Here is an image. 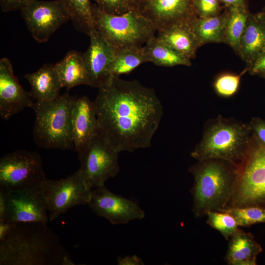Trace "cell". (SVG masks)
Returning <instances> with one entry per match:
<instances>
[{
	"mask_svg": "<svg viewBox=\"0 0 265 265\" xmlns=\"http://www.w3.org/2000/svg\"><path fill=\"white\" fill-rule=\"evenodd\" d=\"M118 265H143L142 259L136 255H127L124 257L118 256L116 259Z\"/></svg>",
	"mask_w": 265,
	"mask_h": 265,
	"instance_id": "obj_36",
	"label": "cell"
},
{
	"mask_svg": "<svg viewBox=\"0 0 265 265\" xmlns=\"http://www.w3.org/2000/svg\"><path fill=\"white\" fill-rule=\"evenodd\" d=\"M29 92L25 91L14 76L12 65L6 57L0 59V116L7 120L33 104Z\"/></svg>",
	"mask_w": 265,
	"mask_h": 265,
	"instance_id": "obj_16",
	"label": "cell"
},
{
	"mask_svg": "<svg viewBox=\"0 0 265 265\" xmlns=\"http://www.w3.org/2000/svg\"><path fill=\"white\" fill-rule=\"evenodd\" d=\"M76 30L89 35L95 28L90 0H61Z\"/></svg>",
	"mask_w": 265,
	"mask_h": 265,
	"instance_id": "obj_27",
	"label": "cell"
},
{
	"mask_svg": "<svg viewBox=\"0 0 265 265\" xmlns=\"http://www.w3.org/2000/svg\"><path fill=\"white\" fill-rule=\"evenodd\" d=\"M71 123L74 150L78 152L100 134L94 101L86 96L78 98L72 109Z\"/></svg>",
	"mask_w": 265,
	"mask_h": 265,
	"instance_id": "obj_17",
	"label": "cell"
},
{
	"mask_svg": "<svg viewBox=\"0 0 265 265\" xmlns=\"http://www.w3.org/2000/svg\"><path fill=\"white\" fill-rule=\"evenodd\" d=\"M221 4L225 7H238L248 6L246 0H219Z\"/></svg>",
	"mask_w": 265,
	"mask_h": 265,
	"instance_id": "obj_39",
	"label": "cell"
},
{
	"mask_svg": "<svg viewBox=\"0 0 265 265\" xmlns=\"http://www.w3.org/2000/svg\"><path fill=\"white\" fill-rule=\"evenodd\" d=\"M78 170L91 189L105 185L119 172L118 152L101 135L93 138L78 152Z\"/></svg>",
	"mask_w": 265,
	"mask_h": 265,
	"instance_id": "obj_9",
	"label": "cell"
},
{
	"mask_svg": "<svg viewBox=\"0 0 265 265\" xmlns=\"http://www.w3.org/2000/svg\"><path fill=\"white\" fill-rule=\"evenodd\" d=\"M130 4L132 8H133L138 3L142 0H129Z\"/></svg>",
	"mask_w": 265,
	"mask_h": 265,
	"instance_id": "obj_40",
	"label": "cell"
},
{
	"mask_svg": "<svg viewBox=\"0 0 265 265\" xmlns=\"http://www.w3.org/2000/svg\"><path fill=\"white\" fill-rule=\"evenodd\" d=\"M24 78L30 84L31 97L36 101L53 99L60 95L63 88L55 65L52 64H44L36 71L25 75Z\"/></svg>",
	"mask_w": 265,
	"mask_h": 265,
	"instance_id": "obj_20",
	"label": "cell"
},
{
	"mask_svg": "<svg viewBox=\"0 0 265 265\" xmlns=\"http://www.w3.org/2000/svg\"><path fill=\"white\" fill-rule=\"evenodd\" d=\"M146 62L143 47L132 46L123 48L116 51L109 73L110 76L120 77L131 73Z\"/></svg>",
	"mask_w": 265,
	"mask_h": 265,
	"instance_id": "obj_26",
	"label": "cell"
},
{
	"mask_svg": "<svg viewBox=\"0 0 265 265\" xmlns=\"http://www.w3.org/2000/svg\"><path fill=\"white\" fill-rule=\"evenodd\" d=\"M46 180L41 157L36 152L17 150L0 159V189L9 191L36 187Z\"/></svg>",
	"mask_w": 265,
	"mask_h": 265,
	"instance_id": "obj_8",
	"label": "cell"
},
{
	"mask_svg": "<svg viewBox=\"0 0 265 265\" xmlns=\"http://www.w3.org/2000/svg\"><path fill=\"white\" fill-rule=\"evenodd\" d=\"M206 215L207 223L218 231L226 240H229L239 229L235 218L227 212L212 211Z\"/></svg>",
	"mask_w": 265,
	"mask_h": 265,
	"instance_id": "obj_29",
	"label": "cell"
},
{
	"mask_svg": "<svg viewBox=\"0 0 265 265\" xmlns=\"http://www.w3.org/2000/svg\"><path fill=\"white\" fill-rule=\"evenodd\" d=\"M21 15L33 38L42 43L62 25L70 20L61 0H33L21 10Z\"/></svg>",
	"mask_w": 265,
	"mask_h": 265,
	"instance_id": "obj_11",
	"label": "cell"
},
{
	"mask_svg": "<svg viewBox=\"0 0 265 265\" xmlns=\"http://www.w3.org/2000/svg\"><path fill=\"white\" fill-rule=\"evenodd\" d=\"M251 206L265 209V145L253 132L247 153L238 167L233 194L225 208Z\"/></svg>",
	"mask_w": 265,
	"mask_h": 265,
	"instance_id": "obj_7",
	"label": "cell"
},
{
	"mask_svg": "<svg viewBox=\"0 0 265 265\" xmlns=\"http://www.w3.org/2000/svg\"><path fill=\"white\" fill-rule=\"evenodd\" d=\"M94 103L100 134L118 152L151 146L163 113L154 89L111 76Z\"/></svg>",
	"mask_w": 265,
	"mask_h": 265,
	"instance_id": "obj_1",
	"label": "cell"
},
{
	"mask_svg": "<svg viewBox=\"0 0 265 265\" xmlns=\"http://www.w3.org/2000/svg\"><path fill=\"white\" fill-rule=\"evenodd\" d=\"M227 18L223 43L236 52L250 14L248 6L225 8Z\"/></svg>",
	"mask_w": 265,
	"mask_h": 265,
	"instance_id": "obj_25",
	"label": "cell"
},
{
	"mask_svg": "<svg viewBox=\"0 0 265 265\" xmlns=\"http://www.w3.org/2000/svg\"><path fill=\"white\" fill-rule=\"evenodd\" d=\"M221 211L231 214L239 227L265 223V209L258 207H227Z\"/></svg>",
	"mask_w": 265,
	"mask_h": 265,
	"instance_id": "obj_28",
	"label": "cell"
},
{
	"mask_svg": "<svg viewBox=\"0 0 265 265\" xmlns=\"http://www.w3.org/2000/svg\"><path fill=\"white\" fill-rule=\"evenodd\" d=\"M251 75H257L265 79V52L246 68Z\"/></svg>",
	"mask_w": 265,
	"mask_h": 265,
	"instance_id": "obj_33",
	"label": "cell"
},
{
	"mask_svg": "<svg viewBox=\"0 0 265 265\" xmlns=\"http://www.w3.org/2000/svg\"><path fill=\"white\" fill-rule=\"evenodd\" d=\"M40 187L51 221L74 207L87 205L92 190L84 182L78 171L58 180L47 179Z\"/></svg>",
	"mask_w": 265,
	"mask_h": 265,
	"instance_id": "obj_10",
	"label": "cell"
},
{
	"mask_svg": "<svg viewBox=\"0 0 265 265\" xmlns=\"http://www.w3.org/2000/svg\"><path fill=\"white\" fill-rule=\"evenodd\" d=\"M249 124L252 132L265 145V120L259 117H254Z\"/></svg>",
	"mask_w": 265,
	"mask_h": 265,
	"instance_id": "obj_35",
	"label": "cell"
},
{
	"mask_svg": "<svg viewBox=\"0 0 265 265\" xmlns=\"http://www.w3.org/2000/svg\"><path fill=\"white\" fill-rule=\"evenodd\" d=\"M102 11L109 14L122 15L132 9L129 0H94Z\"/></svg>",
	"mask_w": 265,
	"mask_h": 265,
	"instance_id": "obj_32",
	"label": "cell"
},
{
	"mask_svg": "<svg viewBox=\"0 0 265 265\" xmlns=\"http://www.w3.org/2000/svg\"><path fill=\"white\" fill-rule=\"evenodd\" d=\"M77 98L66 92L51 100L33 103L30 107L35 114L32 133L38 147L74 150L71 111Z\"/></svg>",
	"mask_w": 265,
	"mask_h": 265,
	"instance_id": "obj_5",
	"label": "cell"
},
{
	"mask_svg": "<svg viewBox=\"0 0 265 265\" xmlns=\"http://www.w3.org/2000/svg\"><path fill=\"white\" fill-rule=\"evenodd\" d=\"M227 14L224 9L220 14L196 18L190 22L193 31L200 46L210 43H223Z\"/></svg>",
	"mask_w": 265,
	"mask_h": 265,
	"instance_id": "obj_24",
	"label": "cell"
},
{
	"mask_svg": "<svg viewBox=\"0 0 265 265\" xmlns=\"http://www.w3.org/2000/svg\"><path fill=\"white\" fill-rule=\"evenodd\" d=\"M190 22H180L158 31L157 37L185 57L191 60L201 47Z\"/></svg>",
	"mask_w": 265,
	"mask_h": 265,
	"instance_id": "obj_19",
	"label": "cell"
},
{
	"mask_svg": "<svg viewBox=\"0 0 265 265\" xmlns=\"http://www.w3.org/2000/svg\"><path fill=\"white\" fill-rule=\"evenodd\" d=\"M5 192V221L14 224L41 222L47 224L49 220L47 206L40 186Z\"/></svg>",
	"mask_w": 265,
	"mask_h": 265,
	"instance_id": "obj_13",
	"label": "cell"
},
{
	"mask_svg": "<svg viewBox=\"0 0 265 265\" xmlns=\"http://www.w3.org/2000/svg\"><path fill=\"white\" fill-rule=\"evenodd\" d=\"M33 0H0L2 11L9 12L21 10L28 5Z\"/></svg>",
	"mask_w": 265,
	"mask_h": 265,
	"instance_id": "obj_34",
	"label": "cell"
},
{
	"mask_svg": "<svg viewBox=\"0 0 265 265\" xmlns=\"http://www.w3.org/2000/svg\"><path fill=\"white\" fill-rule=\"evenodd\" d=\"M265 52V14L250 13L236 53L247 67Z\"/></svg>",
	"mask_w": 265,
	"mask_h": 265,
	"instance_id": "obj_18",
	"label": "cell"
},
{
	"mask_svg": "<svg viewBox=\"0 0 265 265\" xmlns=\"http://www.w3.org/2000/svg\"><path fill=\"white\" fill-rule=\"evenodd\" d=\"M150 21L157 31L180 22H190L198 16L193 0H142L134 8Z\"/></svg>",
	"mask_w": 265,
	"mask_h": 265,
	"instance_id": "obj_14",
	"label": "cell"
},
{
	"mask_svg": "<svg viewBox=\"0 0 265 265\" xmlns=\"http://www.w3.org/2000/svg\"><path fill=\"white\" fill-rule=\"evenodd\" d=\"M89 36L90 43L83 53V58L89 86L98 88L111 77L109 70L115 56L116 50L96 29L92 30Z\"/></svg>",
	"mask_w": 265,
	"mask_h": 265,
	"instance_id": "obj_15",
	"label": "cell"
},
{
	"mask_svg": "<svg viewBox=\"0 0 265 265\" xmlns=\"http://www.w3.org/2000/svg\"><path fill=\"white\" fill-rule=\"evenodd\" d=\"M92 10L95 29L116 51L127 47H141L157 31L150 21L133 8L122 15H113L103 12L94 4Z\"/></svg>",
	"mask_w": 265,
	"mask_h": 265,
	"instance_id": "obj_6",
	"label": "cell"
},
{
	"mask_svg": "<svg viewBox=\"0 0 265 265\" xmlns=\"http://www.w3.org/2000/svg\"><path fill=\"white\" fill-rule=\"evenodd\" d=\"M54 65L62 86L67 91L78 85L89 86L83 53L70 51Z\"/></svg>",
	"mask_w": 265,
	"mask_h": 265,
	"instance_id": "obj_22",
	"label": "cell"
},
{
	"mask_svg": "<svg viewBox=\"0 0 265 265\" xmlns=\"http://www.w3.org/2000/svg\"><path fill=\"white\" fill-rule=\"evenodd\" d=\"M188 170L194 178L190 193L195 217L224 209L233 194L238 168L228 161L212 159L197 160Z\"/></svg>",
	"mask_w": 265,
	"mask_h": 265,
	"instance_id": "obj_3",
	"label": "cell"
},
{
	"mask_svg": "<svg viewBox=\"0 0 265 265\" xmlns=\"http://www.w3.org/2000/svg\"><path fill=\"white\" fill-rule=\"evenodd\" d=\"M143 50L147 62H151L158 66L191 65V60L161 41L157 36H154L149 40L143 47Z\"/></svg>",
	"mask_w": 265,
	"mask_h": 265,
	"instance_id": "obj_23",
	"label": "cell"
},
{
	"mask_svg": "<svg viewBox=\"0 0 265 265\" xmlns=\"http://www.w3.org/2000/svg\"><path fill=\"white\" fill-rule=\"evenodd\" d=\"M193 4L197 16L200 18L218 15L225 9L219 0H193Z\"/></svg>",
	"mask_w": 265,
	"mask_h": 265,
	"instance_id": "obj_31",
	"label": "cell"
},
{
	"mask_svg": "<svg viewBox=\"0 0 265 265\" xmlns=\"http://www.w3.org/2000/svg\"><path fill=\"white\" fill-rule=\"evenodd\" d=\"M252 133L249 123L219 115L205 123L202 138L190 155L197 160H225L238 168L247 153Z\"/></svg>",
	"mask_w": 265,
	"mask_h": 265,
	"instance_id": "obj_4",
	"label": "cell"
},
{
	"mask_svg": "<svg viewBox=\"0 0 265 265\" xmlns=\"http://www.w3.org/2000/svg\"><path fill=\"white\" fill-rule=\"evenodd\" d=\"M57 234L41 222L16 223L0 242V265H74Z\"/></svg>",
	"mask_w": 265,
	"mask_h": 265,
	"instance_id": "obj_2",
	"label": "cell"
},
{
	"mask_svg": "<svg viewBox=\"0 0 265 265\" xmlns=\"http://www.w3.org/2000/svg\"><path fill=\"white\" fill-rule=\"evenodd\" d=\"M247 71L245 68L239 74L227 73L219 75L213 82L215 93L218 96L224 98L234 95L239 88L241 77Z\"/></svg>",
	"mask_w": 265,
	"mask_h": 265,
	"instance_id": "obj_30",
	"label": "cell"
},
{
	"mask_svg": "<svg viewBox=\"0 0 265 265\" xmlns=\"http://www.w3.org/2000/svg\"><path fill=\"white\" fill-rule=\"evenodd\" d=\"M7 210L6 192L0 189V221H5Z\"/></svg>",
	"mask_w": 265,
	"mask_h": 265,
	"instance_id": "obj_38",
	"label": "cell"
},
{
	"mask_svg": "<svg viewBox=\"0 0 265 265\" xmlns=\"http://www.w3.org/2000/svg\"><path fill=\"white\" fill-rule=\"evenodd\" d=\"M262 251L251 233L239 229L229 239L225 260L230 265H256Z\"/></svg>",
	"mask_w": 265,
	"mask_h": 265,
	"instance_id": "obj_21",
	"label": "cell"
},
{
	"mask_svg": "<svg viewBox=\"0 0 265 265\" xmlns=\"http://www.w3.org/2000/svg\"><path fill=\"white\" fill-rule=\"evenodd\" d=\"M262 11H263L265 14V6L263 7Z\"/></svg>",
	"mask_w": 265,
	"mask_h": 265,
	"instance_id": "obj_41",
	"label": "cell"
},
{
	"mask_svg": "<svg viewBox=\"0 0 265 265\" xmlns=\"http://www.w3.org/2000/svg\"><path fill=\"white\" fill-rule=\"evenodd\" d=\"M89 207L113 225L125 224L144 218V211L134 201L110 191L105 185L92 189Z\"/></svg>",
	"mask_w": 265,
	"mask_h": 265,
	"instance_id": "obj_12",
	"label": "cell"
},
{
	"mask_svg": "<svg viewBox=\"0 0 265 265\" xmlns=\"http://www.w3.org/2000/svg\"><path fill=\"white\" fill-rule=\"evenodd\" d=\"M15 224L5 221H0V242L7 237Z\"/></svg>",
	"mask_w": 265,
	"mask_h": 265,
	"instance_id": "obj_37",
	"label": "cell"
}]
</instances>
